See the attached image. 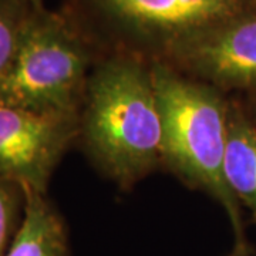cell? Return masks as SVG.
<instances>
[{
	"label": "cell",
	"instance_id": "obj_8",
	"mask_svg": "<svg viewBox=\"0 0 256 256\" xmlns=\"http://www.w3.org/2000/svg\"><path fill=\"white\" fill-rule=\"evenodd\" d=\"M225 168L230 190L256 222V128L244 107L232 100L228 106Z\"/></svg>",
	"mask_w": 256,
	"mask_h": 256
},
{
	"label": "cell",
	"instance_id": "obj_11",
	"mask_svg": "<svg viewBox=\"0 0 256 256\" xmlns=\"http://www.w3.org/2000/svg\"><path fill=\"white\" fill-rule=\"evenodd\" d=\"M248 116H249V118H250V121L254 122V126H255V128H256V100L254 101V106H252L250 114H248Z\"/></svg>",
	"mask_w": 256,
	"mask_h": 256
},
{
	"label": "cell",
	"instance_id": "obj_9",
	"mask_svg": "<svg viewBox=\"0 0 256 256\" xmlns=\"http://www.w3.org/2000/svg\"><path fill=\"white\" fill-rule=\"evenodd\" d=\"M33 4L28 0H0V74L10 63Z\"/></svg>",
	"mask_w": 256,
	"mask_h": 256
},
{
	"label": "cell",
	"instance_id": "obj_2",
	"mask_svg": "<svg viewBox=\"0 0 256 256\" xmlns=\"http://www.w3.org/2000/svg\"><path fill=\"white\" fill-rule=\"evenodd\" d=\"M151 67L162 122V165L222 205L234 232L228 256H252L240 204L226 180V94L162 62Z\"/></svg>",
	"mask_w": 256,
	"mask_h": 256
},
{
	"label": "cell",
	"instance_id": "obj_3",
	"mask_svg": "<svg viewBox=\"0 0 256 256\" xmlns=\"http://www.w3.org/2000/svg\"><path fill=\"white\" fill-rule=\"evenodd\" d=\"M60 12L101 54L154 63L210 28L256 13V0H63Z\"/></svg>",
	"mask_w": 256,
	"mask_h": 256
},
{
	"label": "cell",
	"instance_id": "obj_4",
	"mask_svg": "<svg viewBox=\"0 0 256 256\" xmlns=\"http://www.w3.org/2000/svg\"><path fill=\"white\" fill-rule=\"evenodd\" d=\"M101 56L60 10L33 6L14 54L0 74V106L78 116Z\"/></svg>",
	"mask_w": 256,
	"mask_h": 256
},
{
	"label": "cell",
	"instance_id": "obj_1",
	"mask_svg": "<svg viewBox=\"0 0 256 256\" xmlns=\"http://www.w3.org/2000/svg\"><path fill=\"white\" fill-rule=\"evenodd\" d=\"M77 141L126 191L162 165V122L150 62L101 56L87 82Z\"/></svg>",
	"mask_w": 256,
	"mask_h": 256
},
{
	"label": "cell",
	"instance_id": "obj_10",
	"mask_svg": "<svg viewBox=\"0 0 256 256\" xmlns=\"http://www.w3.org/2000/svg\"><path fill=\"white\" fill-rule=\"evenodd\" d=\"M24 190L0 176V256L6 255L18 232L24 210Z\"/></svg>",
	"mask_w": 256,
	"mask_h": 256
},
{
	"label": "cell",
	"instance_id": "obj_5",
	"mask_svg": "<svg viewBox=\"0 0 256 256\" xmlns=\"http://www.w3.org/2000/svg\"><path fill=\"white\" fill-rule=\"evenodd\" d=\"M77 137V114L0 106V176L24 191L47 194L52 175Z\"/></svg>",
	"mask_w": 256,
	"mask_h": 256
},
{
	"label": "cell",
	"instance_id": "obj_6",
	"mask_svg": "<svg viewBox=\"0 0 256 256\" xmlns=\"http://www.w3.org/2000/svg\"><path fill=\"white\" fill-rule=\"evenodd\" d=\"M162 63L224 94H256V13L202 33L175 48Z\"/></svg>",
	"mask_w": 256,
	"mask_h": 256
},
{
	"label": "cell",
	"instance_id": "obj_7",
	"mask_svg": "<svg viewBox=\"0 0 256 256\" xmlns=\"http://www.w3.org/2000/svg\"><path fill=\"white\" fill-rule=\"evenodd\" d=\"M24 195L23 218L4 256H72L63 218L46 194Z\"/></svg>",
	"mask_w": 256,
	"mask_h": 256
},
{
	"label": "cell",
	"instance_id": "obj_12",
	"mask_svg": "<svg viewBox=\"0 0 256 256\" xmlns=\"http://www.w3.org/2000/svg\"><path fill=\"white\" fill-rule=\"evenodd\" d=\"M28 2H30L34 8H40V6H44L43 4V0H28Z\"/></svg>",
	"mask_w": 256,
	"mask_h": 256
}]
</instances>
